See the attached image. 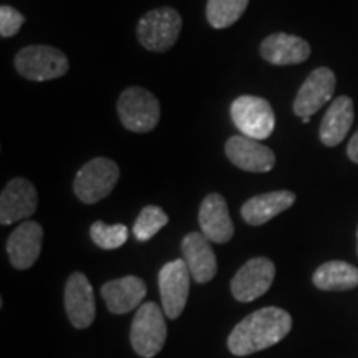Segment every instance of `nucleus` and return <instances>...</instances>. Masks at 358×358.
Listing matches in <instances>:
<instances>
[{
    "label": "nucleus",
    "mask_w": 358,
    "mask_h": 358,
    "mask_svg": "<svg viewBox=\"0 0 358 358\" xmlns=\"http://www.w3.org/2000/svg\"><path fill=\"white\" fill-rule=\"evenodd\" d=\"M292 329V317L279 307H264L249 313L237 324L227 338L232 355L245 357L274 347L287 337Z\"/></svg>",
    "instance_id": "nucleus-1"
},
{
    "label": "nucleus",
    "mask_w": 358,
    "mask_h": 358,
    "mask_svg": "<svg viewBox=\"0 0 358 358\" xmlns=\"http://www.w3.org/2000/svg\"><path fill=\"white\" fill-rule=\"evenodd\" d=\"M168 327L163 308L155 302L141 303L129 330L133 350L143 358H153L164 347Z\"/></svg>",
    "instance_id": "nucleus-2"
},
{
    "label": "nucleus",
    "mask_w": 358,
    "mask_h": 358,
    "mask_svg": "<svg viewBox=\"0 0 358 358\" xmlns=\"http://www.w3.org/2000/svg\"><path fill=\"white\" fill-rule=\"evenodd\" d=\"M69 58L50 45H30L15 57V69L22 77L32 82H48L64 77L69 71Z\"/></svg>",
    "instance_id": "nucleus-3"
},
{
    "label": "nucleus",
    "mask_w": 358,
    "mask_h": 358,
    "mask_svg": "<svg viewBox=\"0 0 358 358\" xmlns=\"http://www.w3.org/2000/svg\"><path fill=\"white\" fill-rule=\"evenodd\" d=\"M182 20L178 10L161 7L145 13L138 22V40L150 52H168L181 34Z\"/></svg>",
    "instance_id": "nucleus-4"
},
{
    "label": "nucleus",
    "mask_w": 358,
    "mask_h": 358,
    "mask_svg": "<svg viewBox=\"0 0 358 358\" xmlns=\"http://www.w3.org/2000/svg\"><path fill=\"white\" fill-rule=\"evenodd\" d=\"M118 179L120 169L115 161L95 158L80 168L73 181V191L82 203L95 204L115 189Z\"/></svg>",
    "instance_id": "nucleus-5"
},
{
    "label": "nucleus",
    "mask_w": 358,
    "mask_h": 358,
    "mask_svg": "<svg viewBox=\"0 0 358 358\" xmlns=\"http://www.w3.org/2000/svg\"><path fill=\"white\" fill-rule=\"evenodd\" d=\"M118 116L123 127L134 133H148L159 122V101L145 88H127L118 98Z\"/></svg>",
    "instance_id": "nucleus-6"
},
{
    "label": "nucleus",
    "mask_w": 358,
    "mask_h": 358,
    "mask_svg": "<svg viewBox=\"0 0 358 358\" xmlns=\"http://www.w3.org/2000/svg\"><path fill=\"white\" fill-rule=\"evenodd\" d=\"M236 128L252 140H267L275 128V115L267 100L252 95L236 98L231 105Z\"/></svg>",
    "instance_id": "nucleus-7"
},
{
    "label": "nucleus",
    "mask_w": 358,
    "mask_h": 358,
    "mask_svg": "<svg viewBox=\"0 0 358 358\" xmlns=\"http://www.w3.org/2000/svg\"><path fill=\"white\" fill-rule=\"evenodd\" d=\"M163 310L169 319H178L185 310L189 295L191 272L185 259L164 264L158 275Z\"/></svg>",
    "instance_id": "nucleus-8"
},
{
    "label": "nucleus",
    "mask_w": 358,
    "mask_h": 358,
    "mask_svg": "<svg viewBox=\"0 0 358 358\" xmlns=\"http://www.w3.org/2000/svg\"><path fill=\"white\" fill-rule=\"evenodd\" d=\"M275 277V266L267 257H254L244 264L232 277L231 292L236 301L252 302L271 289Z\"/></svg>",
    "instance_id": "nucleus-9"
},
{
    "label": "nucleus",
    "mask_w": 358,
    "mask_h": 358,
    "mask_svg": "<svg viewBox=\"0 0 358 358\" xmlns=\"http://www.w3.org/2000/svg\"><path fill=\"white\" fill-rule=\"evenodd\" d=\"M65 310L75 329H87L96 315L95 292L87 275L73 272L65 284Z\"/></svg>",
    "instance_id": "nucleus-10"
},
{
    "label": "nucleus",
    "mask_w": 358,
    "mask_h": 358,
    "mask_svg": "<svg viewBox=\"0 0 358 358\" xmlns=\"http://www.w3.org/2000/svg\"><path fill=\"white\" fill-rule=\"evenodd\" d=\"M335 87H337V78H335L332 70L327 69V66L313 70L295 96V115L302 116V118H307V116L310 118L327 101L332 100Z\"/></svg>",
    "instance_id": "nucleus-11"
},
{
    "label": "nucleus",
    "mask_w": 358,
    "mask_h": 358,
    "mask_svg": "<svg viewBox=\"0 0 358 358\" xmlns=\"http://www.w3.org/2000/svg\"><path fill=\"white\" fill-rule=\"evenodd\" d=\"M37 189L24 178L12 179L0 196V222L3 226L24 221L37 211Z\"/></svg>",
    "instance_id": "nucleus-12"
},
{
    "label": "nucleus",
    "mask_w": 358,
    "mask_h": 358,
    "mask_svg": "<svg viewBox=\"0 0 358 358\" xmlns=\"http://www.w3.org/2000/svg\"><path fill=\"white\" fill-rule=\"evenodd\" d=\"M226 155L234 166L249 173H267L275 164V155L271 148L244 134H237L227 140Z\"/></svg>",
    "instance_id": "nucleus-13"
},
{
    "label": "nucleus",
    "mask_w": 358,
    "mask_h": 358,
    "mask_svg": "<svg viewBox=\"0 0 358 358\" xmlns=\"http://www.w3.org/2000/svg\"><path fill=\"white\" fill-rule=\"evenodd\" d=\"M42 241L43 229L38 222H22L7 241V254L12 266L20 271L32 267L42 250Z\"/></svg>",
    "instance_id": "nucleus-14"
},
{
    "label": "nucleus",
    "mask_w": 358,
    "mask_h": 358,
    "mask_svg": "<svg viewBox=\"0 0 358 358\" xmlns=\"http://www.w3.org/2000/svg\"><path fill=\"white\" fill-rule=\"evenodd\" d=\"M211 241L203 232H189L182 239V257L189 268L191 277L199 284L213 280L217 272L216 254L211 248Z\"/></svg>",
    "instance_id": "nucleus-15"
},
{
    "label": "nucleus",
    "mask_w": 358,
    "mask_h": 358,
    "mask_svg": "<svg viewBox=\"0 0 358 358\" xmlns=\"http://www.w3.org/2000/svg\"><path fill=\"white\" fill-rule=\"evenodd\" d=\"M199 226L211 243H229L234 236V224L231 221L226 199L221 194L206 196L199 208Z\"/></svg>",
    "instance_id": "nucleus-16"
},
{
    "label": "nucleus",
    "mask_w": 358,
    "mask_h": 358,
    "mask_svg": "<svg viewBox=\"0 0 358 358\" xmlns=\"http://www.w3.org/2000/svg\"><path fill=\"white\" fill-rule=\"evenodd\" d=\"M101 295L111 313L123 315L141 307L140 303L146 297V284L140 277L127 275L106 282L101 287Z\"/></svg>",
    "instance_id": "nucleus-17"
},
{
    "label": "nucleus",
    "mask_w": 358,
    "mask_h": 358,
    "mask_svg": "<svg viewBox=\"0 0 358 358\" xmlns=\"http://www.w3.org/2000/svg\"><path fill=\"white\" fill-rule=\"evenodd\" d=\"M261 55L272 65H297L310 57V45L289 34H272L261 43Z\"/></svg>",
    "instance_id": "nucleus-18"
},
{
    "label": "nucleus",
    "mask_w": 358,
    "mask_h": 358,
    "mask_svg": "<svg viewBox=\"0 0 358 358\" xmlns=\"http://www.w3.org/2000/svg\"><path fill=\"white\" fill-rule=\"evenodd\" d=\"M295 203V194L292 191H272L266 194H259L250 198L243 206L241 214L243 219L250 226H262L280 213L287 211Z\"/></svg>",
    "instance_id": "nucleus-19"
},
{
    "label": "nucleus",
    "mask_w": 358,
    "mask_h": 358,
    "mask_svg": "<svg viewBox=\"0 0 358 358\" xmlns=\"http://www.w3.org/2000/svg\"><path fill=\"white\" fill-rule=\"evenodd\" d=\"M353 101L348 96H338L330 103L320 124V141L325 146H337L345 140L353 123Z\"/></svg>",
    "instance_id": "nucleus-20"
},
{
    "label": "nucleus",
    "mask_w": 358,
    "mask_h": 358,
    "mask_svg": "<svg viewBox=\"0 0 358 358\" xmlns=\"http://www.w3.org/2000/svg\"><path fill=\"white\" fill-rule=\"evenodd\" d=\"M313 285L320 290H350L358 287V268L343 261H330L313 272Z\"/></svg>",
    "instance_id": "nucleus-21"
},
{
    "label": "nucleus",
    "mask_w": 358,
    "mask_h": 358,
    "mask_svg": "<svg viewBox=\"0 0 358 358\" xmlns=\"http://www.w3.org/2000/svg\"><path fill=\"white\" fill-rule=\"evenodd\" d=\"M249 0H208L206 15L214 29H227L243 17Z\"/></svg>",
    "instance_id": "nucleus-22"
},
{
    "label": "nucleus",
    "mask_w": 358,
    "mask_h": 358,
    "mask_svg": "<svg viewBox=\"0 0 358 358\" xmlns=\"http://www.w3.org/2000/svg\"><path fill=\"white\" fill-rule=\"evenodd\" d=\"M168 221V214L159 206H146L134 222L133 234L138 241L145 243V241H150L151 237L158 234L166 226Z\"/></svg>",
    "instance_id": "nucleus-23"
},
{
    "label": "nucleus",
    "mask_w": 358,
    "mask_h": 358,
    "mask_svg": "<svg viewBox=\"0 0 358 358\" xmlns=\"http://www.w3.org/2000/svg\"><path fill=\"white\" fill-rule=\"evenodd\" d=\"M90 237L100 249L113 250L122 248L128 241V227L124 224H108L96 221L90 227Z\"/></svg>",
    "instance_id": "nucleus-24"
},
{
    "label": "nucleus",
    "mask_w": 358,
    "mask_h": 358,
    "mask_svg": "<svg viewBox=\"0 0 358 358\" xmlns=\"http://www.w3.org/2000/svg\"><path fill=\"white\" fill-rule=\"evenodd\" d=\"M25 17L10 6L0 7V35L3 38L13 37L24 25Z\"/></svg>",
    "instance_id": "nucleus-25"
},
{
    "label": "nucleus",
    "mask_w": 358,
    "mask_h": 358,
    "mask_svg": "<svg viewBox=\"0 0 358 358\" xmlns=\"http://www.w3.org/2000/svg\"><path fill=\"white\" fill-rule=\"evenodd\" d=\"M347 155L348 158H350L353 163L358 164V131L353 134L352 140L348 141V146H347Z\"/></svg>",
    "instance_id": "nucleus-26"
},
{
    "label": "nucleus",
    "mask_w": 358,
    "mask_h": 358,
    "mask_svg": "<svg viewBox=\"0 0 358 358\" xmlns=\"http://www.w3.org/2000/svg\"><path fill=\"white\" fill-rule=\"evenodd\" d=\"M302 122H303V123H306V124H307V123H308V122H310V118H308V116H307V118H302Z\"/></svg>",
    "instance_id": "nucleus-27"
},
{
    "label": "nucleus",
    "mask_w": 358,
    "mask_h": 358,
    "mask_svg": "<svg viewBox=\"0 0 358 358\" xmlns=\"http://www.w3.org/2000/svg\"><path fill=\"white\" fill-rule=\"evenodd\" d=\"M357 254H358V231H357Z\"/></svg>",
    "instance_id": "nucleus-28"
}]
</instances>
